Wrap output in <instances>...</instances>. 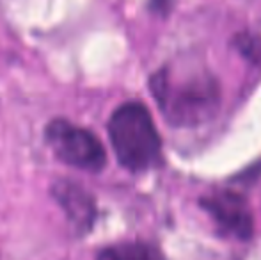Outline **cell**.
Instances as JSON below:
<instances>
[{
  "mask_svg": "<svg viewBox=\"0 0 261 260\" xmlns=\"http://www.w3.org/2000/svg\"><path fill=\"white\" fill-rule=\"evenodd\" d=\"M96 260H164V255L151 244L123 243L101 250Z\"/></svg>",
  "mask_w": 261,
  "mask_h": 260,
  "instance_id": "6",
  "label": "cell"
},
{
  "mask_svg": "<svg viewBox=\"0 0 261 260\" xmlns=\"http://www.w3.org/2000/svg\"><path fill=\"white\" fill-rule=\"evenodd\" d=\"M153 93L162 104V111L172 118L171 122L194 123L199 118L210 114V107H215V87L210 82H194L181 87L179 91H172L164 82V77L155 75L151 82Z\"/></svg>",
  "mask_w": 261,
  "mask_h": 260,
  "instance_id": "3",
  "label": "cell"
},
{
  "mask_svg": "<svg viewBox=\"0 0 261 260\" xmlns=\"http://www.w3.org/2000/svg\"><path fill=\"white\" fill-rule=\"evenodd\" d=\"M45 137L55 157L64 164L86 171H100L105 166V148L91 130L57 118L48 123Z\"/></svg>",
  "mask_w": 261,
  "mask_h": 260,
  "instance_id": "2",
  "label": "cell"
},
{
  "mask_svg": "<svg viewBox=\"0 0 261 260\" xmlns=\"http://www.w3.org/2000/svg\"><path fill=\"white\" fill-rule=\"evenodd\" d=\"M169 6H171V0H151V9L156 13H167Z\"/></svg>",
  "mask_w": 261,
  "mask_h": 260,
  "instance_id": "7",
  "label": "cell"
},
{
  "mask_svg": "<svg viewBox=\"0 0 261 260\" xmlns=\"http://www.w3.org/2000/svg\"><path fill=\"white\" fill-rule=\"evenodd\" d=\"M109 135L121 166L144 171L160 157L162 141L149 111L139 102L117 107L109 122Z\"/></svg>",
  "mask_w": 261,
  "mask_h": 260,
  "instance_id": "1",
  "label": "cell"
},
{
  "mask_svg": "<svg viewBox=\"0 0 261 260\" xmlns=\"http://www.w3.org/2000/svg\"><path fill=\"white\" fill-rule=\"evenodd\" d=\"M201 207L212 214V218L222 226L224 232H229L240 239L252 235V214L245 200L237 193H219L215 196L203 198Z\"/></svg>",
  "mask_w": 261,
  "mask_h": 260,
  "instance_id": "4",
  "label": "cell"
},
{
  "mask_svg": "<svg viewBox=\"0 0 261 260\" xmlns=\"http://www.w3.org/2000/svg\"><path fill=\"white\" fill-rule=\"evenodd\" d=\"M52 195L76 230L86 232L91 228L96 216V207L93 196L82 185L71 180H57L52 187Z\"/></svg>",
  "mask_w": 261,
  "mask_h": 260,
  "instance_id": "5",
  "label": "cell"
}]
</instances>
